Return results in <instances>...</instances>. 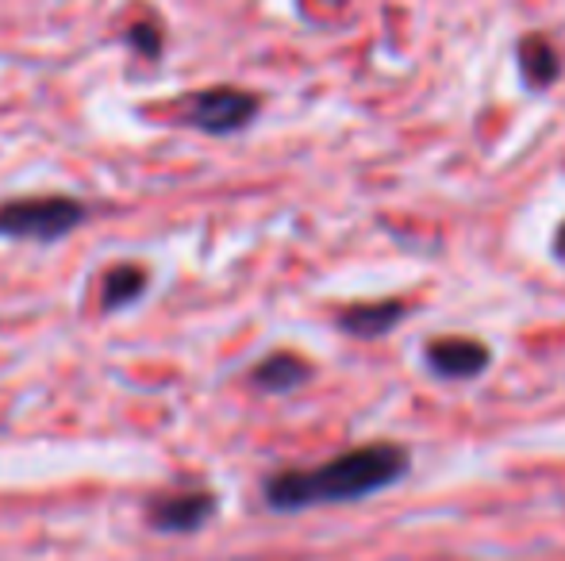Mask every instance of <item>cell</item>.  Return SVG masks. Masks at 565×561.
Listing matches in <instances>:
<instances>
[{"mask_svg":"<svg viewBox=\"0 0 565 561\" xmlns=\"http://www.w3.org/2000/svg\"><path fill=\"white\" fill-rule=\"evenodd\" d=\"M408 473V450L393 442L358 446L316 470H285L266 481V504L277 511H300L312 504L362 500Z\"/></svg>","mask_w":565,"mask_h":561,"instance_id":"obj_1","label":"cell"},{"mask_svg":"<svg viewBox=\"0 0 565 561\" xmlns=\"http://www.w3.org/2000/svg\"><path fill=\"white\" fill-rule=\"evenodd\" d=\"M85 219V208L70 196H23L0 204V235L51 242L70 235Z\"/></svg>","mask_w":565,"mask_h":561,"instance_id":"obj_2","label":"cell"},{"mask_svg":"<svg viewBox=\"0 0 565 561\" xmlns=\"http://www.w3.org/2000/svg\"><path fill=\"white\" fill-rule=\"evenodd\" d=\"M254 112H258V97L243 89H209V93H196L185 105L189 120L201 131H212V136L238 131L246 120H254Z\"/></svg>","mask_w":565,"mask_h":561,"instance_id":"obj_3","label":"cell"},{"mask_svg":"<svg viewBox=\"0 0 565 561\" xmlns=\"http://www.w3.org/2000/svg\"><path fill=\"white\" fill-rule=\"evenodd\" d=\"M212 511H216V500L209 493H178V496H162L150 508V524L166 535H185L209 524Z\"/></svg>","mask_w":565,"mask_h":561,"instance_id":"obj_4","label":"cell"},{"mask_svg":"<svg viewBox=\"0 0 565 561\" xmlns=\"http://www.w3.org/2000/svg\"><path fill=\"white\" fill-rule=\"evenodd\" d=\"M427 362H431L435 374L466 381V377H477L489 366V350L477 338H435L427 346Z\"/></svg>","mask_w":565,"mask_h":561,"instance_id":"obj_5","label":"cell"},{"mask_svg":"<svg viewBox=\"0 0 565 561\" xmlns=\"http://www.w3.org/2000/svg\"><path fill=\"white\" fill-rule=\"evenodd\" d=\"M401 320H404V304H358L350 312H342L339 323L342 331H350L358 338H377L388 327H396Z\"/></svg>","mask_w":565,"mask_h":561,"instance_id":"obj_6","label":"cell"},{"mask_svg":"<svg viewBox=\"0 0 565 561\" xmlns=\"http://www.w3.org/2000/svg\"><path fill=\"white\" fill-rule=\"evenodd\" d=\"M300 381H308V366L300 358H292V354H274V358H266L254 369V385L266 392H289Z\"/></svg>","mask_w":565,"mask_h":561,"instance_id":"obj_7","label":"cell"},{"mask_svg":"<svg viewBox=\"0 0 565 561\" xmlns=\"http://www.w3.org/2000/svg\"><path fill=\"white\" fill-rule=\"evenodd\" d=\"M142 289H147V273H142L139 266H116V270L105 273V281H100V304L113 312V308L131 304Z\"/></svg>","mask_w":565,"mask_h":561,"instance_id":"obj_8","label":"cell"},{"mask_svg":"<svg viewBox=\"0 0 565 561\" xmlns=\"http://www.w3.org/2000/svg\"><path fill=\"white\" fill-rule=\"evenodd\" d=\"M520 66L531 85H551L558 77V51L546 39H523L520 46Z\"/></svg>","mask_w":565,"mask_h":561,"instance_id":"obj_9","label":"cell"},{"mask_svg":"<svg viewBox=\"0 0 565 561\" xmlns=\"http://www.w3.org/2000/svg\"><path fill=\"white\" fill-rule=\"evenodd\" d=\"M558 255L565 258V227H562V231H558Z\"/></svg>","mask_w":565,"mask_h":561,"instance_id":"obj_10","label":"cell"}]
</instances>
